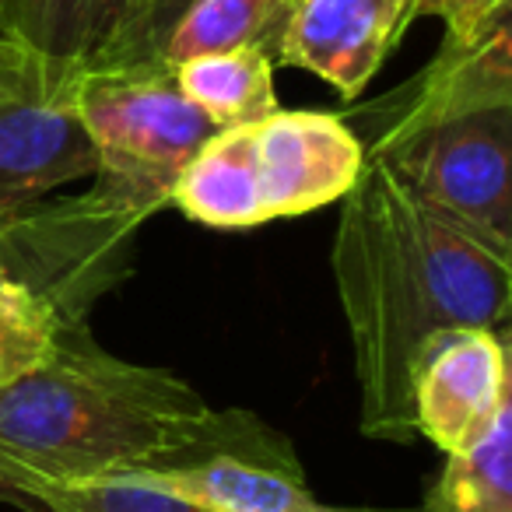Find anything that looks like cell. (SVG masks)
<instances>
[{
  "instance_id": "30bf717a",
  "label": "cell",
  "mask_w": 512,
  "mask_h": 512,
  "mask_svg": "<svg viewBox=\"0 0 512 512\" xmlns=\"http://www.w3.org/2000/svg\"><path fill=\"white\" fill-rule=\"evenodd\" d=\"M418 18V0H292L274 46V64L327 81L358 99Z\"/></svg>"
},
{
  "instance_id": "6da1fadb",
  "label": "cell",
  "mask_w": 512,
  "mask_h": 512,
  "mask_svg": "<svg viewBox=\"0 0 512 512\" xmlns=\"http://www.w3.org/2000/svg\"><path fill=\"white\" fill-rule=\"evenodd\" d=\"M330 267L362 393V432L411 442L421 348L446 330H509L512 249L432 211L383 158L365 155L341 200Z\"/></svg>"
},
{
  "instance_id": "3957f363",
  "label": "cell",
  "mask_w": 512,
  "mask_h": 512,
  "mask_svg": "<svg viewBox=\"0 0 512 512\" xmlns=\"http://www.w3.org/2000/svg\"><path fill=\"white\" fill-rule=\"evenodd\" d=\"M362 165L365 148L341 116L274 109L218 130L176 179L172 207L207 228H256L341 204Z\"/></svg>"
},
{
  "instance_id": "2e32d148",
  "label": "cell",
  "mask_w": 512,
  "mask_h": 512,
  "mask_svg": "<svg viewBox=\"0 0 512 512\" xmlns=\"http://www.w3.org/2000/svg\"><path fill=\"white\" fill-rule=\"evenodd\" d=\"M39 512H214L141 474H113L74 484H22L15 491Z\"/></svg>"
},
{
  "instance_id": "5b68a950",
  "label": "cell",
  "mask_w": 512,
  "mask_h": 512,
  "mask_svg": "<svg viewBox=\"0 0 512 512\" xmlns=\"http://www.w3.org/2000/svg\"><path fill=\"white\" fill-rule=\"evenodd\" d=\"M134 474L214 512H341L309 491L292 439L253 411H214L176 453Z\"/></svg>"
},
{
  "instance_id": "8992f818",
  "label": "cell",
  "mask_w": 512,
  "mask_h": 512,
  "mask_svg": "<svg viewBox=\"0 0 512 512\" xmlns=\"http://www.w3.org/2000/svg\"><path fill=\"white\" fill-rule=\"evenodd\" d=\"M376 158L432 211L512 249V106L435 123Z\"/></svg>"
},
{
  "instance_id": "8fae6325",
  "label": "cell",
  "mask_w": 512,
  "mask_h": 512,
  "mask_svg": "<svg viewBox=\"0 0 512 512\" xmlns=\"http://www.w3.org/2000/svg\"><path fill=\"white\" fill-rule=\"evenodd\" d=\"M134 0H0V39L53 71L99 64L127 25Z\"/></svg>"
},
{
  "instance_id": "ba28073f",
  "label": "cell",
  "mask_w": 512,
  "mask_h": 512,
  "mask_svg": "<svg viewBox=\"0 0 512 512\" xmlns=\"http://www.w3.org/2000/svg\"><path fill=\"white\" fill-rule=\"evenodd\" d=\"M512 106V29L495 25L474 43H442L435 60L390 92L341 116L365 155L390 148L425 127Z\"/></svg>"
},
{
  "instance_id": "7c38bea8",
  "label": "cell",
  "mask_w": 512,
  "mask_h": 512,
  "mask_svg": "<svg viewBox=\"0 0 512 512\" xmlns=\"http://www.w3.org/2000/svg\"><path fill=\"white\" fill-rule=\"evenodd\" d=\"M172 78L218 130L256 123L281 109L274 92V53L264 46L183 60L172 64Z\"/></svg>"
},
{
  "instance_id": "5bb4252c",
  "label": "cell",
  "mask_w": 512,
  "mask_h": 512,
  "mask_svg": "<svg viewBox=\"0 0 512 512\" xmlns=\"http://www.w3.org/2000/svg\"><path fill=\"white\" fill-rule=\"evenodd\" d=\"M421 512H512V404L481 439L446 456Z\"/></svg>"
},
{
  "instance_id": "44dd1931",
  "label": "cell",
  "mask_w": 512,
  "mask_h": 512,
  "mask_svg": "<svg viewBox=\"0 0 512 512\" xmlns=\"http://www.w3.org/2000/svg\"><path fill=\"white\" fill-rule=\"evenodd\" d=\"M8 221L11 214H0V281L8 278Z\"/></svg>"
},
{
  "instance_id": "ac0fdd59",
  "label": "cell",
  "mask_w": 512,
  "mask_h": 512,
  "mask_svg": "<svg viewBox=\"0 0 512 512\" xmlns=\"http://www.w3.org/2000/svg\"><path fill=\"white\" fill-rule=\"evenodd\" d=\"M193 0H158L155 8L148 11L141 25V36H137V50H134V60H144V57H155L158 53V43L165 39V32L172 29L179 15L190 8Z\"/></svg>"
},
{
  "instance_id": "e0dca14e",
  "label": "cell",
  "mask_w": 512,
  "mask_h": 512,
  "mask_svg": "<svg viewBox=\"0 0 512 512\" xmlns=\"http://www.w3.org/2000/svg\"><path fill=\"white\" fill-rule=\"evenodd\" d=\"M509 8L512 0H418V18L432 15L446 25L442 43H474L509 22Z\"/></svg>"
},
{
  "instance_id": "9c48e42d",
  "label": "cell",
  "mask_w": 512,
  "mask_h": 512,
  "mask_svg": "<svg viewBox=\"0 0 512 512\" xmlns=\"http://www.w3.org/2000/svg\"><path fill=\"white\" fill-rule=\"evenodd\" d=\"M505 334L509 330L463 327L421 348L411 379L414 435H425L449 456L488 432L498 411L512 404Z\"/></svg>"
},
{
  "instance_id": "52a82bcc",
  "label": "cell",
  "mask_w": 512,
  "mask_h": 512,
  "mask_svg": "<svg viewBox=\"0 0 512 512\" xmlns=\"http://www.w3.org/2000/svg\"><path fill=\"white\" fill-rule=\"evenodd\" d=\"M74 78L78 71H53L29 53L0 78V214H18L74 179L95 176Z\"/></svg>"
},
{
  "instance_id": "7a4b0ae2",
  "label": "cell",
  "mask_w": 512,
  "mask_h": 512,
  "mask_svg": "<svg viewBox=\"0 0 512 512\" xmlns=\"http://www.w3.org/2000/svg\"><path fill=\"white\" fill-rule=\"evenodd\" d=\"M214 407L186 379L109 355L85 327L0 390V491L134 474L176 453Z\"/></svg>"
},
{
  "instance_id": "9a60e30c",
  "label": "cell",
  "mask_w": 512,
  "mask_h": 512,
  "mask_svg": "<svg viewBox=\"0 0 512 512\" xmlns=\"http://www.w3.org/2000/svg\"><path fill=\"white\" fill-rule=\"evenodd\" d=\"M67 327L50 299L22 281H0V390L57 355Z\"/></svg>"
},
{
  "instance_id": "d6986e66",
  "label": "cell",
  "mask_w": 512,
  "mask_h": 512,
  "mask_svg": "<svg viewBox=\"0 0 512 512\" xmlns=\"http://www.w3.org/2000/svg\"><path fill=\"white\" fill-rule=\"evenodd\" d=\"M158 0H134V11H130L127 25L120 29V36L113 39L109 53L99 60V64H116V60H134V50H137V36H141V25L148 18V11L155 8Z\"/></svg>"
},
{
  "instance_id": "277c9868",
  "label": "cell",
  "mask_w": 512,
  "mask_h": 512,
  "mask_svg": "<svg viewBox=\"0 0 512 512\" xmlns=\"http://www.w3.org/2000/svg\"><path fill=\"white\" fill-rule=\"evenodd\" d=\"M74 106L95 148L92 193L137 221L172 204L176 179L218 134L158 57L81 67Z\"/></svg>"
},
{
  "instance_id": "4fadbf2b",
  "label": "cell",
  "mask_w": 512,
  "mask_h": 512,
  "mask_svg": "<svg viewBox=\"0 0 512 512\" xmlns=\"http://www.w3.org/2000/svg\"><path fill=\"white\" fill-rule=\"evenodd\" d=\"M292 0H193L158 43V60L183 64L207 53L264 46L274 53Z\"/></svg>"
},
{
  "instance_id": "ffe728a7",
  "label": "cell",
  "mask_w": 512,
  "mask_h": 512,
  "mask_svg": "<svg viewBox=\"0 0 512 512\" xmlns=\"http://www.w3.org/2000/svg\"><path fill=\"white\" fill-rule=\"evenodd\" d=\"M22 57H25V50H18V46L8 43V39H0V78H4Z\"/></svg>"
}]
</instances>
